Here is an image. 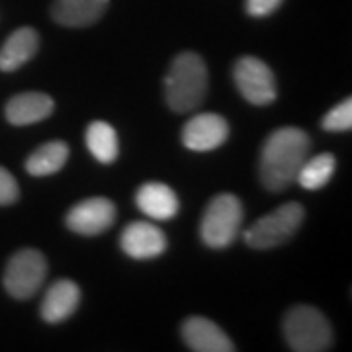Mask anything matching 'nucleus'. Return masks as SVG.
Segmentation results:
<instances>
[{"instance_id": "obj_10", "label": "nucleus", "mask_w": 352, "mask_h": 352, "mask_svg": "<svg viewBox=\"0 0 352 352\" xmlns=\"http://www.w3.org/2000/svg\"><path fill=\"white\" fill-rule=\"evenodd\" d=\"M122 249L131 258L147 261L166 251V235L163 229L149 221H133L122 233Z\"/></svg>"}, {"instance_id": "obj_7", "label": "nucleus", "mask_w": 352, "mask_h": 352, "mask_svg": "<svg viewBox=\"0 0 352 352\" xmlns=\"http://www.w3.org/2000/svg\"><path fill=\"white\" fill-rule=\"evenodd\" d=\"M235 85L243 98L254 106H268L276 100V76L268 65L256 57H241L233 67Z\"/></svg>"}, {"instance_id": "obj_4", "label": "nucleus", "mask_w": 352, "mask_h": 352, "mask_svg": "<svg viewBox=\"0 0 352 352\" xmlns=\"http://www.w3.org/2000/svg\"><path fill=\"white\" fill-rule=\"evenodd\" d=\"M303 217H305V210L302 208V204L288 201L276 208L274 212L256 219L245 231V243L256 251L280 247L294 237V233L303 223Z\"/></svg>"}, {"instance_id": "obj_5", "label": "nucleus", "mask_w": 352, "mask_h": 352, "mask_svg": "<svg viewBox=\"0 0 352 352\" xmlns=\"http://www.w3.org/2000/svg\"><path fill=\"white\" fill-rule=\"evenodd\" d=\"M241 221L243 204L239 198L233 194H219L208 204L201 215V241L212 249H226L237 237Z\"/></svg>"}, {"instance_id": "obj_14", "label": "nucleus", "mask_w": 352, "mask_h": 352, "mask_svg": "<svg viewBox=\"0 0 352 352\" xmlns=\"http://www.w3.org/2000/svg\"><path fill=\"white\" fill-rule=\"evenodd\" d=\"M80 303V289L73 280H57L51 284L43 302H41V317L47 323H61L75 314Z\"/></svg>"}, {"instance_id": "obj_15", "label": "nucleus", "mask_w": 352, "mask_h": 352, "mask_svg": "<svg viewBox=\"0 0 352 352\" xmlns=\"http://www.w3.org/2000/svg\"><path fill=\"white\" fill-rule=\"evenodd\" d=\"M138 208L151 219L166 221L178 214V198L175 190L163 182H147L138 190Z\"/></svg>"}, {"instance_id": "obj_11", "label": "nucleus", "mask_w": 352, "mask_h": 352, "mask_svg": "<svg viewBox=\"0 0 352 352\" xmlns=\"http://www.w3.org/2000/svg\"><path fill=\"white\" fill-rule=\"evenodd\" d=\"M182 339L190 351L194 352H233L235 344L223 333V329L215 325L206 317H188L182 323Z\"/></svg>"}, {"instance_id": "obj_19", "label": "nucleus", "mask_w": 352, "mask_h": 352, "mask_svg": "<svg viewBox=\"0 0 352 352\" xmlns=\"http://www.w3.org/2000/svg\"><path fill=\"white\" fill-rule=\"evenodd\" d=\"M87 147L100 163H113L120 155L116 129L106 122H92L87 129Z\"/></svg>"}, {"instance_id": "obj_6", "label": "nucleus", "mask_w": 352, "mask_h": 352, "mask_svg": "<svg viewBox=\"0 0 352 352\" xmlns=\"http://www.w3.org/2000/svg\"><path fill=\"white\" fill-rule=\"evenodd\" d=\"M47 276V261L38 249H22L14 254L4 270V288L16 300H30L38 294Z\"/></svg>"}, {"instance_id": "obj_2", "label": "nucleus", "mask_w": 352, "mask_h": 352, "mask_svg": "<svg viewBox=\"0 0 352 352\" xmlns=\"http://www.w3.org/2000/svg\"><path fill=\"white\" fill-rule=\"evenodd\" d=\"M208 94V69L198 53L184 51L176 55L164 78V96L176 113L196 110Z\"/></svg>"}, {"instance_id": "obj_16", "label": "nucleus", "mask_w": 352, "mask_h": 352, "mask_svg": "<svg viewBox=\"0 0 352 352\" xmlns=\"http://www.w3.org/2000/svg\"><path fill=\"white\" fill-rule=\"evenodd\" d=\"M39 47V36L34 28H20L4 41L0 50V71L12 73L25 65Z\"/></svg>"}, {"instance_id": "obj_3", "label": "nucleus", "mask_w": 352, "mask_h": 352, "mask_svg": "<svg viewBox=\"0 0 352 352\" xmlns=\"http://www.w3.org/2000/svg\"><path fill=\"white\" fill-rule=\"evenodd\" d=\"M284 337L292 351L325 352L333 346V329L311 305H296L284 317Z\"/></svg>"}, {"instance_id": "obj_12", "label": "nucleus", "mask_w": 352, "mask_h": 352, "mask_svg": "<svg viewBox=\"0 0 352 352\" xmlns=\"http://www.w3.org/2000/svg\"><path fill=\"white\" fill-rule=\"evenodd\" d=\"M110 0H55L51 16L65 28H88L106 14Z\"/></svg>"}, {"instance_id": "obj_20", "label": "nucleus", "mask_w": 352, "mask_h": 352, "mask_svg": "<svg viewBox=\"0 0 352 352\" xmlns=\"http://www.w3.org/2000/svg\"><path fill=\"white\" fill-rule=\"evenodd\" d=\"M321 126L325 131H351L352 127V100L346 98L340 104H337L333 110H329L321 122Z\"/></svg>"}, {"instance_id": "obj_22", "label": "nucleus", "mask_w": 352, "mask_h": 352, "mask_svg": "<svg viewBox=\"0 0 352 352\" xmlns=\"http://www.w3.org/2000/svg\"><path fill=\"white\" fill-rule=\"evenodd\" d=\"M284 0H247L245 2V8L249 16L254 18H264V16H270L272 12H276Z\"/></svg>"}, {"instance_id": "obj_13", "label": "nucleus", "mask_w": 352, "mask_h": 352, "mask_svg": "<svg viewBox=\"0 0 352 352\" xmlns=\"http://www.w3.org/2000/svg\"><path fill=\"white\" fill-rule=\"evenodd\" d=\"M53 108H55V104L47 94L22 92L6 102L4 113L12 126H32V124H38V122H43L45 118H50L53 113Z\"/></svg>"}, {"instance_id": "obj_21", "label": "nucleus", "mask_w": 352, "mask_h": 352, "mask_svg": "<svg viewBox=\"0 0 352 352\" xmlns=\"http://www.w3.org/2000/svg\"><path fill=\"white\" fill-rule=\"evenodd\" d=\"M18 196H20V188L16 178L4 166H0V206H10L18 200Z\"/></svg>"}, {"instance_id": "obj_17", "label": "nucleus", "mask_w": 352, "mask_h": 352, "mask_svg": "<svg viewBox=\"0 0 352 352\" xmlns=\"http://www.w3.org/2000/svg\"><path fill=\"white\" fill-rule=\"evenodd\" d=\"M69 159V145L65 141H50L38 147L25 161V170L32 176H50L59 173Z\"/></svg>"}, {"instance_id": "obj_9", "label": "nucleus", "mask_w": 352, "mask_h": 352, "mask_svg": "<svg viewBox=\"0 0 352 352\" xmlns=\"http://www.w3.org/2000/svg\"><path fill=\"white\" fill-rule=\"evenodd\" d=\"M229 138V124L217 113H198L182 129V143L190 151H214Z\"/></svg>"}, {"instance_id": "obj_18", "label": "nucleus", "mask_w": 352, "mask_h": 352, "mask_svg": "<svg viewBox=\"0 0 352 352\" xmlns=\"http://www.w3.org/2000/svg\"><path fill=\"white\" fill-rule=\"evenodd\" d=\"M335 166H337V161H335V155L331 153H319L315 157H307L296 176V182L303 190L323 188L333 178Z\"/></svg>"}, {"instance_id": "obj_1", "label": "nucleus", "mask_w": 352, "mask_h": 352, "mask_svg": "<svg viewBox=\"0 0 352 352\" xmlns=\"http://www.w3.org/2000/svg\"><path fill=\"white\" fill-rule=\"evenodd\" d=\"M311 139L300 127H280L264 141L261 153V182L270 192H282L296 182L303 161L309 157Z\"/></svg>"}, {"instance_id": "obj_8", "label": "nucleus", "mask_w": 352, "mask_h": 352, "mask_svg": "<svg viewBox=\"0 0 352 352\" xmlns=\"http://www.w3.org/2000/svg\"><path fill=\"white\" fill-rule=\"evenodd\" d=\"M116 221V206L108 198H88L75 204L65 217V223L78 235H100Z\"/></svg>"}]
</instances>
